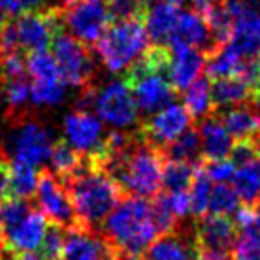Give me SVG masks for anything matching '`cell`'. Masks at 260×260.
<instances>
[{
  "label": "cell",
  "instance_id": "cell-1",
  "mask_svg": "<svg viewBox=\"0 0 260 260\" xmlns=\"http://www.w3.org/2000/svg\"><path fill=\"white\" fill-rule=\"evenodd\" d=\"M61 182L70 192L80 228L87 230H100L105 217L123 198L121 187L86 155L80 166Z\"/></svg>",
  "mask_w": 260,
  "mask_h": 260
},
{
  "label": "cell",
  "instance_id": "cell-2",
  "mask_svg": "<svg viewBox=\"0 0 260 260\" xmlns=\"http://www.w3.org/2000/svg\"><path fill=\"white\" fill-rule=\"evenodd\" d=\"M105 241L121 253L141 255L159 237L148 198L123 196L102 223Z\"/></svg>",
  "mask_w": 260,
  "mask_h": 260
},
{
  "label": "cell",
  "instance_id": "cell-3",
  "mask_svg": "<svg viewBox=\"0 0 260 260\" xmlns=\"http://www.w3.org/2000/svg\"><path fill=\"white\" fill-rule=\"evenodd\" d=\"M148 43L150 40L143 20H121L109 23L94 47L102 64L109 72L119 73L126 72L141 57L143 52L148 48Z\"/></svg>",
  "mask_w": 260,
  "mask_h": 260
},
{
  "label": "cell",
  "instance_id": "cell-4",
  "mask_svg": "<svg viewBox=\"0 0 260 260\" xmlns=\"http://www.w3.org/2000/svg\"><path fill=\"white\" fill-rule=\"evenodd\" d=\"M59 13L62 27L84 45H96L111 23L107 6L94 0H61Z\"/></svg>",
  "mask_w": 260,
  "mask_h": 260
},
{
  "label": "cell",
  "instance_id": "cell-5",
  "mask_svg": "<svg viewBox=\"0 0 260 260\" xmlns=\"http://www.w3.org/2000/svg\"><path fill=\"white\" fill-rule=\"evenodd\" d=\"M52 55L57 62L59 73L66 86L87 87L93 86L94 77V61L89 48L79 40L59 30L50 43Z\"/></svg>",
  "mask_w": 260,
  "mask_h": 260
},
{
  "label": "cell",
  "instance_id": "cell-6",
  "mask_svg": "<svg viewBox=\"0 0 260 260\" xmlns=\"http://www.w3.org/2000/svg\"><path fill=\"white\" fill-rule=\"evenodd\" d=\"M91 105L96 111L98 119L116 130L130 128L138 121L139 111L125 80H112L100 89H94Z\"/></svg>",
  "mask_w": 260,
  "mask_h": 260
},
{
  "label": "cell",
  "instance_id": "cell-7",
  "mask_svg": "<svg viewBox=\"0 0 260 260\" xmlns=\"http://www.w3.org/2000/svg\"><path fill=\"white\" fill-rule=\"evenodd\" d=\"M34 196H36V205L40 207V212L47 219H50L52 224H57L66 232L80 228L68 189L64 187L61 178L50 170H43L40 173Z\"/></svg>",
  "mask_w": 260,
  "mask_h": 260
},
{
  "label": "cell",
  "instance_id": "cell-8",
  "mask_svg": "<svg viewBox=\"0 0 260 260\" xmlns=\"http://www.w3.org/2000/svg\"><path fill=\"white\" fill-rule=\"evenodd\" d=\"M13 22L16 38H18L20 52L47 50L54 36L62 30L59 8H50L47 11H29L16 16Z\"/></svg>",
  "mask_w": 260,
  "mask_h": 260
},
{
  "label": "cell",
  "instance_id": "cell-9",
  "mask_svg": "<svg viewBox=\"0 0 260 260\" xmlns=\"http://www.w3.org/2000/svg\"><path fill=\"white\" fill-rule=\"evenodd\" d=\"M13 128L15 132L11 136V155L15 162L40 166L48 160L54 139L50 136V130L43 123L27 116L13 123Z\"/></svg>",
  "mask_w": 260,
  "mask_h": 260
},
{
  "label": "cell",
  "instance_id": "cell-10",
  "mask_svg": "<svg viewBox=\"0 0 260 260\" xmlns=\"http://www.w3.org/2000/svg\"><path fill=\"white\" fill-rule=\"evenodd\" d=\"M191 116L184 105L170 104L145 119L139 126V132L150 145L162 148L184 134L191 126Z\"/></svg>",
  "mask_w": 260,
  "mask_h": 260
},
{
  "label": "cell",
  "instance_id": "cell-11",
  "mask_svg": "<svg viewBox=\"0 0 260 260\" xmlns=\"http://www.w3.org/2000/svg\"><path fill=\"white\" fill-rule=\"evenodd\" d=\"M224 8L232 16L228 43L246 57H260V13L249 9L242 0H224Z\"/></svg>",
  "mask_w": 260,
  "mask_h": 260
},
{
  "label": "cell",
  "instance_id": "cell-12",
  "mask_svg": "<svg viewBox=\"0 0 260 260\" xmlns=\"http://www.w3.org/2000/svg\"><path fill=\"white\" fill-rule=\"evenodd\" d=\"M62 128H64L66 143L80 155L86 157L94 155L105 139L104 123L84 109L70 112L62 121Z\"/></svg>",
  "mask_w": 260,
  "mask_h": 260
},
{
  "label": "cell",
  "instance_id": "cell-13",
  "mask_svg": "<svg viewBox=\"0 0 260 260\" xmlns=\"http://www.w3.org/2000/svg\"><path fill=\"white\" fill-rule=\"evenodd\" d=\"M194 242L198 251L226 253L234 248L237 239V224L230 216L205 214L198 217L194 226Z\"/></svg>",
  "mask_w": 260,
  "mask_h": 260
},
{
  "label": "cell",
  "instance_id": "cell-14",
  "mask_svg": "<svg viewBox=\"0 0 260 260\" xmlns=\"http://www.w3.org/2000/svg\"><path fill=\"white\" fill-rule=\"evenodd\" d=\"M168 48H196L209 54L216 48V43L205 18L196 11H184L178 13L175 29L168 40Z\"/></svg>",
  "mask_w": 260,
  "mask_h": 260
},
{
  "label": "cell",
  "instance_id": "cell-15",
  "mask_svg": "<svg viewBox=\"0 0 260 260\" xmlns=\"http://www.w3.org/2000/svg\"><path fill=\"white\" fill-rule=\"evenodd\" d=\"M116 249L96 230L73 228L66 232L61 260H112Z\"/></svg>",
  "mask_w": 260,
  "mask_h": 260
},
{
  "label": "cell",
  "instance_id": "cell-16",
  "mask_svg": "<svg viewBox=\"0 0 260 260\" xmlns=\"http://www.w3.org/2000/svg\"><path fill=\"white\" fill-rule=\"evenodd\" d=\"M48 226V219L40 210H30L22 221L4 232V246L13 255L34 253L40 248Z\"/></svg>",
  "mask_w": 260,
  "mask_h": 260
},
{
  "label": "cell",
  "instance_id": "cell-17",
  "mask_svg": "<svg viewBox=\"0 0 260 260\" xmlns=\"http://www.w3.org/2000/svg\"><path fill=\"white\" fill-rule=\"evenodd\" d=\"M198 248L194 232H185L178 224L173 232L162 234L145 249L141 260H194Z\"/></svg>",
  "mask_w": 260,
  "mask_h": 260
},
{
  "label": "cell",
  "instance_id": "cell-18",
  "mask_svg": "<svg viewBox=\"0 0 260 260\" xmlns=\"http://www.w3.org/2000/svg\"><path fill=\"white\" fill-rule=\"evenodd\" d=\"M170 52L171 55L166 75L175 91L182 93L194 80L200 79L202 72L205 70L207 54L202 50H196V48H175Z\"/></svg>",
  "mask_w": 260,
  "mask_h": 260
},
{
  "label": "cell",
  "instance_id": "cell-19",
  "mask_svg": "<svg viewBox=\"0 0 260 260\" xmlns=\"http://www.w3.org/2000/svg\"><path fill=\"white\" fill-rule=\"evenodd\" d=\"M196 128H198L202 153L205 160H221L230 157L234 139L217 116H207Z\"/></svg>",
  "mask_w": 260,
  "mask_h": 260
},
{
  "label": "cell",
  "instance_id": "cell-20",
  "mask_svg": "<svg viewBox=\"0 0 260 260\" xmlns=\"http://www.w3.org/2000/svg\"><path fill=\"white\" fill-rule=\"evenodd\" d=\"M178 8L164 2H148L143 15V25H145L146 36L153 45L168 47L175 23L178 20Z\"/></svg>",
  "mask_w": 260,
  "mask_h": 260
},
{
  "label": "cell",
  "instance_id": "cell-21",
  "mask_svg": "<svg viewBox=\"0 0 260 260\" xmlns=\"http://www.w3.org/2000/svg\"><path fill=\"white\" fill-rule=\"evenodd\" d=\"M249 57L242 55L241 50L234 47L232 43H221L207 54L205 72L210 80L228 79V77H241L244 64Z\"/></svg>",
  "mask_w": 260,
  "mask_h": 260
},
{
  "label": "cell",
  "instance_id": "cell-22",
  "mask_svg": "<svg viewBox=\"0 0 260 260\" xmlns=\"http://www.w3.org/2000/svg\"><path fill=\"white\" fill-rule=\"evenodd\" d=\"M217 118L228 130L234 141H253L258 130V116L249 104H241L226 109Z\"/></svg>",
  "mask_w": 260,
  "mask_h": 260
},
{
  "label": "cell",
  "instance_id": "cell-23",
  "mask_svg": "<svg viewBox=\"0 0 260 260\" xmlns=\"http://www.w3.org/2000/svg\"><path fill=\"white\" fill-rule=\"evenodd\" d=\"M210 93H212L214 111L230 109L253 100V86L237 79V77L212 80L210 82Z\"/></svg>",
  "mask_w": 260,
  "mask_h": 260
},
{
  "label": "cell",
  "instance_id": "cell-24",
  "mask_svg": "<svg viewBox=\"0 0 260 260\" xmlns=\"http://www.w3.org/2000/svg\"><path fill=\"white\" fill-rule=\"evenodd\" d=\"M0 93L6 102L8 121L16 123L29 116L27 105L30 104V84L27 82V75L18 77V79L0 80Z\"/></svg>",
  "mask_w": 260,
  "mask_h": 260
},
{
  "label": "cell",
  "instance_id": "cell-25",
  "mask_svg": "<svg viewBox=\"0 0 260 260\" xmlns=\"http://www.w3.org/2000/svg\"><path fill=\"white\" fill-rule=\"evenodd\" d=\"M232 182L242 205H256L260 202V155L239 164Z\"/></svg>",
  "mask_w": 260,
  "mask_h": 260
},
{
  "label": "cell",
  "instance_id": "cell-26",
  "mask_svg": "<svg viewBox=\"0 0 260 260\" xmlns=\"http://www.w3.org/2000/svg\"><path fill=\"white\" fill-rule=\"evenodd\" d=\"M184 98V107L187 109L191 119L202 121L207 116L214 112L212 93H210V80L198 79L191 84L185 91H182Z\"/></svg>",
  "mask_w": 260,
  "mask_h": 260
},
{
  "label": "cell",
  "instance_id": "cell-27",
  "mask_svg": "<svg viewBox=\"0 0 260 260\" xmlns=\"http://www.w3.org/2000/svg\"><path fill=\"white\" fill-rule=\"evenodd\" d=\"M164 155V160H182V162H200L202 143L196 126H189L184 134L178 136L170 145L159 148Z\"/></svg>",
  "mask_w": 260,
  "mask_h": 260
},
{
  "label": "cell",
  "instance_id": "cell-28",
  "mask_svg": "<svg viewBox=\"0 0 260 260\" xmlns=\"http://www.w3.org/2000/svg\"><path fill=\"white\" fill-rule=\"evenodd\" d=\"M38 178L40 171L36 170V166L13 160L9 164V196L22 200L32 198L36 192Z\"/></svg>",
  "mask_w": 260,
  "mask_h": 260
},
{
  "label": "cell",
  "instance_id": "cell-29",
  "mask_svg": "<svg viewBox=\"0 0 260 260\" xmlns=\"http://www.w3.org/2000/svg\"><path fill=\"white\" fill-rule=\"evenodd\" d=\"M200 162H182V160H164L162 187L168 192L189 191Z\"/></svg>",
  "mask_w": 260,
  "mask_h": 260
},
{
  "label": "cell",
  "instance_id": "cell-30",
  "mask_svg": "<svg viewBox=\"0 0 260 260\" xmlns=\"http://www.w3.org/2000/svg\"><path fill=\"white\" fill-rule=\"evenodd\" d=\"M82 159L84 155H80L75 148H72L64 139L54 141V145L50 148V155H48L52 173L57 175L59 178H64L70 173H73L80 166Z\"/></svg>",
  "mask_w": 260,
  "mask_h": 260
},
{
  "label": "cell",
  "instance_id": "cell-31",
  "mask_svg": "<svg viewBox=\"0 0 260 260\" xmlns=\"http://www.w3.org/2000/svg\"><path fill=\"white\" fill-rule=\"evenodd\" d=\"M210 191H212V182H210V178L207 177L205 170H203V162H200L194 178H192V184L187 191L189 210H191V214L196 219L209 212Z\"/></svg>",
  "mask_w": 260,
  "mask_h": 260
},
{
  "label": "cell",
  "instance_id": "cell-32",
  "mask_svg": "<svg viewBox=\"0 0 260 260\" xmlns=\"http://www.w3.org/2000/svg\"><path fill=\"white\" fill-rule=\"evenodd\" d=\"M66 96V82L61 77L45 80H32L30 84V102L41 107H52Z\"/></svg>",
  "mask_w": 260,
  "mask_h": 260
},
{
  "label": "cell",
  "instance_id": "cell-33",
  "mask_svg": "<svg viewBox=\"0 0 260 260\" xmlns=\"http://www.w3.org/2000/svg\"><path fill=\"white\" fill-rule=\"evenodd\" d=\"M241 200L232 185L228 184H217L210 191L209 200V210L210 214H221V216H235L241 209Z\"/></svg>",
  "mask_w": 260,
  "mask_h": 260
},
{
  "label": "cell",
  "instance_id": "cell-34",
  "mask_svg": "<svg viewBox=\"0 0 260 260\" xmlns=\"http://www.w3.org/2000/svg\"><path fill=\"white\" fill-rule=\"evenodd\" d=\"M25 66H27V75H30L34 80H45V79L61 77L54 55L48 54L47 50L29 52V54L25 55Z\"/></svg>",
  "mask_w": 260,
  "mask_h": 260
},
{
  "label": "cell",
  "instance_id": "cell-35",
  "mask_svg": "<svg viewBox=\"0 0 260 260\" xmlns=\"http://www.w3.org/2000/svg\"><path fill=\"white\" fill-rule=\"evenodd\" d=\"M234 258L232 260H260V230L249 226L241 230L234 242Z\"/></svg>",
  "mask_w": 260,
  "mask_h": 260
},
{
  "label": "cell",
  "instance_id": "cell-36",
  "mask_svg": "<svg viewBox=\"0 0 260 260\" xmlns=\"http://www.w3.org/2000/svg\"><path fill=\"white\" fill-rule=\"evenodd\" d=\"M30 210H32V207L29 205L27 200L15 198V196H6L0 202V230L6 232L11 226H15Z\"/></svg>",
  "mask_w": 260,
  "mask_h": 260
},
{
  "label": "cell",
  "instance_id": "cell-37",
  "mask_svg": "<svg viewBox=\"0 0 260 260\" xmlns=\"http://www.w3.org/2000/svg\"><path fill=\"white\" fill-rule=\"evenodd\" d=\"M64 239H66V230L57 224H48L45 237L40 244V258L41 260H61L62 249H64Z\"/></svg>",
  "mask_w": 260,
  "mask_h": 260
},
{
  "label": "cell",
  "instance_id": "cell-38",
  "mask_svg": "<svg viewBox=\"0 0 260 260\" xmlns=\"http://www.w3.org/2000/svg\"><path fill=\"white\" fill-rule=\"evenodd\" d=\"M107 11L111 20L121 22V20H143L146 9V0H107Z\"/></svg>",
  "mask_w": 260,
  "mask_h": 260
},
{
  "label": "cell",
  "instance_id": "cell-39",
  "mask_svg": "<svg viewBox=\"0 0 260 260\" xmlns=\"http://www.w3.org/2000/svg\"><path fill=\"white\" fill-rule=\"evenodd\" d=\"M203 170H205L207 177L210 182H217V184H228L234 178L235 173V164L230 159H221V160H205L203 162Z\"/></svg>",
  "mask_w": 260,
  "mask_h": 260
},
{
  "label": "cell",
  "instance_id": "cell-40",
  "mask_svg": "<svg viewBox=\"0 0 260 260\" xmlns=\"http://www.w3.org/2000/svg\"><path fill=\"white\" fill-rule=\"evenodd\" d=\"M168 203H170L171 210H173L175 217L178 219H185V217L191 214L189 210V194L187 191H175V192H168Z\"/></svg>",
  "mask_w": 260,
  "mask_h": 260
},
{
  "label": "cell",
  "instance_id": "cell-41",
  "mask_svg": "<svg viewBox=\"0 0 260 260\" xmlns=\"http://www.w3.org/2000/svg\"><path fill=\"white\" fill-rule=\"evenodd\" d=\"M9 159L4 150H0V202L9 196Z\"/></svg>",
  "mask_w": 260,
  "mask_h": 260
},
{
  "label": "cell",
  "instance_id": "cell-42",
  "mask_svg": "<svg viewBox=\"0 0 260 260\" xmlns=\"http://www.w3.org/2000/svg\"><path fill=\"white\" fill-rule=\"evenodd\" d=\"M223 2H224V0H191V4H192V8H194V11L198 13V15H202V16L209 15L214 8H217V6L223 4Z\"/></svg>",
  "mask_w": 260,
  "mask_h": 260
},
{
  "label": "cell",
  "instance_id": "cell-43",
  "mask_svg": "<svg viewBox=\"0 0 260 260\" xmlns=\"http://www.w3.org/2000/svg\"><path fill=\"white\" fill-rule=\"evenodd\" d=\"M194 260H232L226 253H212V251H198Z\"/></svg>",
  "mask_w": 260,
  "mask_h": 260
},
{
  "label": "cell",
  "instance_id": "cell-44",
  "mask_svg": "<svg viewBox=\"0 0 260 260\" xmlns=\"http://www.w3.org/2000/svg\"><path fill=\"white\" fill-rule=\"evenodd\" d=\"M112 260H141V255H130V253L116 251V255Z\"/></svg>",
  "mask_w": 260,
  "mask_h": 260
},
{
  "label": "cell",
  "instance_id": "cell-45",
  "mask_svg": "<svg viewBox=\"0 0 260 260\" xmlns=\"http://www.w3.org/2000/svg\"><path fill=\"white\" fill-rule=\"evenodd\" d=\"M253 226L260 230V202L253 205Z\"/></svg>",
  "mask_w": 260,
  "mask_h": 260
},
{
  "label": "cell",
  "instance_id": "cell-46",
  "mask_svg": "<svg viewBox=\"0 0 260 260\" xmlns=\"http://www.w3.org/2000/svg\"><path fill=\"white\" fill-rule=\"evenodd\" d=\"M253 100L260 105V75H258V79L255 80V84H253Z\"/></svg>",
  "mask_w": 260,
  "mask_h": 260
},
{
  "label": "cell",
  "instance_id": "cell-47",
  "mask_svg": "<svg viewBox=\"0 0 260 260\" xmlns=\"http://www.w3.org/2000/svg\"><path fill=\"white\" fill-rule=\"evenodd\" d=\"M146 2H164V4H170V6H175V8H180V6H184L187 0H146Z\"/></svg>",
  "mask_w": 260,
  "mask_h": 260
},
{
  "label": "cell",
  "instance_id": "cell-48",
  "mask_svg": "<svg viewBox=\"0 0 260 260\" xmlns=\"http://www.w3.org/2000/svg\"><path fill=\"white\" fill-rule=\"evenodd\" d=\"M246 6H248L249 9H253V11H258L260 13V0H242Z\"/></svg>",
  "mask_w": 260,
  "mask_h": 260
},
{
  "label": "cell",
  "instance_id": "cell-49",
  "mask_svg": "<svg viewBox=\"0 0 260 260\" xmlns=\"http://www.w3.org/2000/svg\"><path fill=\"white\" fill-rule=\"evenodd\" d=\"M253 143H255L256 153L260 155V118H258V130H256V136H255V139H253Z\"/></svg>",
  "mask_w": 260,
  "mask_h": 260
},
{
  "label": "cell",
  "instance_id": "cell-50",
  "mask_svg": "<svg viewBox=\"0 0 260 260\" xmlns=\"http://www.w3.org/2000/svg\"><path fill=\"white\" fill-rule=\"evenodd\" d=\"M4 13H2V11H0V30H2V27H4Z\"/></svg>",
  "mask_w": 260,
  "mask_h": 260
},
{
  "label": "cell",
  "instance_id": "cell-51",
  "mask_svg": "<svg viewBox=\"0 0 260 260\" xmlns=\"http://www.w3.org/2000/svg\"><path fill=\"white\" fill-rule=\"evenodd\" d=\"M0 248H4V232L0 230Z\"/></svg>",
  "mask_w": 260,
  "mask_h": 260
},
{
  "label": "cell",
  "instance_id": "cell-52",
  "mask_svg": "<svg viewBox=\"0 0 260 260\" xmlns=\"http://www.w3.org/2000/svg\"><path fill=\"white\" fill-rule=\"evenodd\" d=\"M94 2H105V0H94Z\"/></svg>",
  "mask_w": 260,
  "mask_h": 260
}]
</instances>
